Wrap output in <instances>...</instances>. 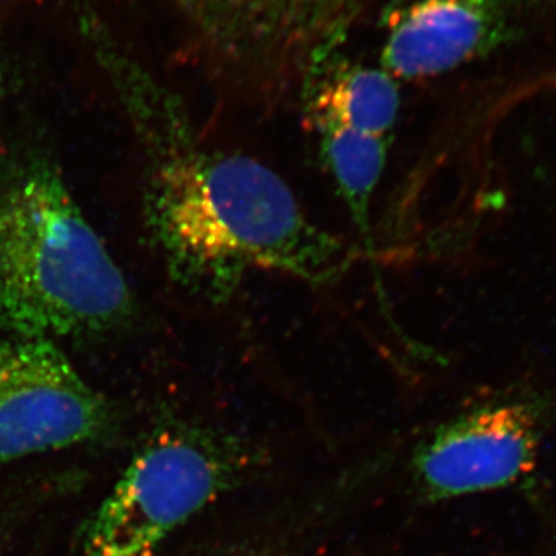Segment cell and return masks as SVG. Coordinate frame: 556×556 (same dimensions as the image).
<instances>
[{
	"instance_id": "1",
	"label": "cell",
	"mask_w": 556,
	"mask_h": 556,
	"mask_svg": "<svg viewBox=\"0 0 556 556\" xmlns=\"http://www.w3.org/2000/svg\"><path fill=\"white\" fill-rule=\"evenodd\" d=\"M141 94L146 223L179 288L218 305L254 274L327 287L361 257L306 214L276 172L201 141L174 98L153 84Z\"/></svg>"
},
{
	"instance_id": "2",
	"label": "cell",
	"mask_w": 556,
	"mask_h": 556,
	"mask_svg": "<svg viewBox=\"0 0 556 556\" xmlns=\"http://www.w3.org/2000/svg\"><path fill=\"white\" fill-rule=\"evenodd\" d=\"M123 270L50 161L0 179V336L89 338L134 314Z\"/></svg>"
},
{
	"instance_id": "3",
	"label": "cell",
	"mask_w": 556,
	"mask_h": 556,
	"mask_svg": "<svg viewBox=\"0 0 556 556\" xmlns=\"http://www.w3.org/2000/svg\"><path fill=\"white\" fill-rule=\"evenodd\" d=\"M244 434L172 420L152 431L87 521L79 556H159L169 538L262 470Z\"/></svg>"
},
{
	"instance_id": "4",
	"label": "cell",
	"mask_w": 556,
	"mask_h": 556,
	"mask_svg": "<svg viewBox=\"0 0 556 556\" xmlns=\"http://www.w3.org/2000/svg\"><path fill=\"white\" fill-rule=\"evenodd\" d=\"M108 401L56 342L0 338V467L108 431Z\"/></svg>"
},
{
	"instance_id": "5",
	"label": "cell",
	"mask_w": 556,
	"mask_h": 556,
	"mask_svg": "<svg viewBox=\"0 0 556 556\" xmlns=\"http://www.w3.org/2000/svg\"><path fill=\"white\" fill-rule=\"evenodd\" d=\"M543 409L532 399L482 405L438 427L413 455L417 492L428 503L503 489L535 467Z\"/></svg>"
},
{
	"instance_id": "6",
	"label": "cell",
	"mask_w": 556,
	"mask_h": 556,
	"mask_svg": "<svg viewBox=\"0 0 556 556\" xmlns=\"http://www.w3.org/2000/svg\"><path fill=\"white\" fill-rule=\"evenodd\" d=\"M376 20L379 65L399 83L453 75L525 31L521 0H391Z\"/></svg>"
},
{
	"instance_id": "7",
	"label": "cell",
	"mask_w": 556,
	"mask_h": 556,
	"mask_svg": "<svg viewBox=\"0 0 556 556\" xmlns=\"http://www.w3.org/2000/svg\"><path fill=\"white\" fill-rule=\"evenodd\" d=\"M401 102L396 78L379 64L354 62L340 51L311 76L298 104L313 134L348 127L391 138Z\"/></svg>"
},
{
	"instance_id": "8",
	"label": "cell",
	"mask_w": 556,
	"mask_h": 556,
	"mask_svg": "<svg viewBox=\"0 0 556 556\" xmlns=\"http://www.w3.org/2000/svg\"><path fill=\"white\" fill-rule=\"evenodd\" d=\"M340 495L342 492L334 489L314 503L283 508L268 518L200 541L175 556H305L340 506Z\"/></svg>"
},
{
	"instance_id": "9",
	"label": "cell",
	"mask_w": 556,
	"mask_h": 556,
	"mask_svg": "<svg viewBox=\"0 0 556 556\" xmlns=\"http://www.w3.org/2000/svg\"><path fill=\"white\" fill-rule=\"evenodd\" d=\"M321 160L334 178L340 197L362 236L368 237L369 206L379 188L391 138L331 127L317 131Z\"/></svg>"
},
{
	"instance_id": "10",
	"label": "cell",
	"mask_w": 556,
	"mask_h": 556,
	"mask_svg": "<svg viewBox=\"0 0 556 556\" xmlns=\"http://www.w3.org/2000/svg\"><path fill=\"white\" fill-rule=\"evenodd\" d=\"M3 87H5V73H3L2 65H0V94H2Z\"/></svg>"
}]
</instances>
